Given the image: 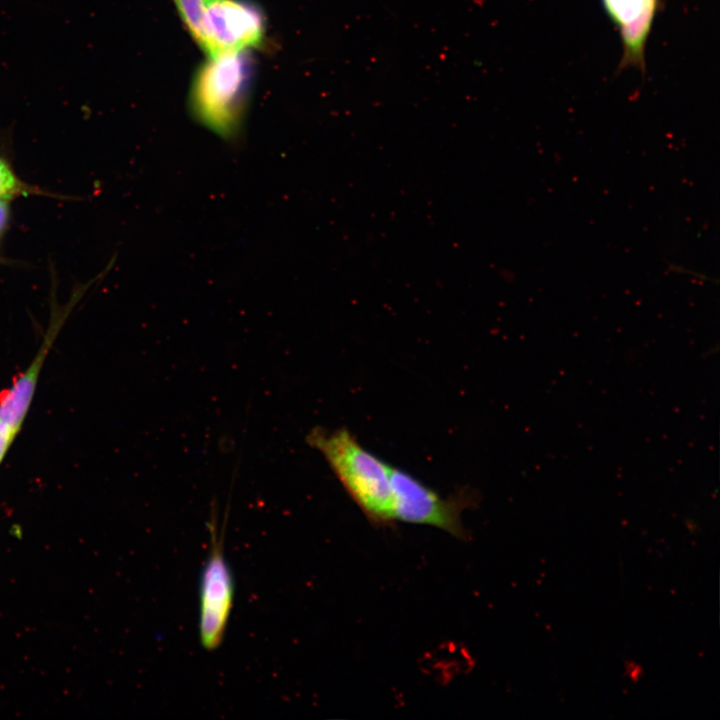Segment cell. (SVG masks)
<instances>
[{
    "label": "cell",
    "instance_id": "cell-4",
    "mask_svg": "<svg viewBox=\"0 0 720 720\" xmlns=\"http://www.w3.org/2000/svg\"><path fill=\"white\" fill-rule=\"evenodd\" d=\"M208 56L237 52L263 45L265 17L248 0H205Z\"/></svg>",
    "mask_w": 720,
    "mask_h": 720
},
{
    "label": "cell",
    "instance_id": "cell-9",
    "mask_svg": "<svg viewBox=\"0 0 720 720\" xmlns=\"http://www.w3.org/2000/svg\"><path fill=\"white\" fill-rule=\"evenodd\" d=\"M35 193L39 191L21 180L8 161L0 157V199L12 200Z\"/></svg>",
    "mask_w": 720,
    "mask_h": 720
},
{
    "label": "cell",
    "instance_id": "cell-2",
    "mask_svg": "<svg viewBox=\"0 0 720 720\" xmlns=\"http://www.w3.org/2000/svg\"><path fill=\"white\" fill-rule=\"evenodd\" d=\"M252 75L247 50L210 56L193 76L189 94L193 117L223 138L237 135L247 109Z\"/></svg>",
    "mask_w": 720,
    "mask_h": 720
},
{
    "label": "cell",
    "instance_id": "cell-11",
    "mask_svg": "<svg viewBox=\"0 0 720 720\" xmlns=\"http://www.w3.org/2000/svg\"><path fill=\"white\" fill-rule=\"evenodd\" d=\"M625 671L629 678L634 682L640 680L642 676V668L635 662H626Z\"/></svg>",
    "mask_w": 720,
    "mask_h": 720
},
{
    "label": "cell",
    "instance_id": "cell-5",
    "mask_svg": "<svg viewBox=\"0 0 720 720\" xmlns=\"http://www.w3.org/2000/svg\"><path fill=\"white\" fill-rule=\"evenodd\" d=\"M213 528V527H212ZM200 581L199 634L202 646L216 649L223 640L234 597V582L226 561L222 538L215 528Z\"/></svg>",
    "mask_w": 720,
    "mask_h": 720
},
{
    "label": "cell",
    "instance_id": "cell-7",
    "mask_svg": "<svg viewBox=\"0 0 720 720\" xmlns=\"http://www.w3.org/2000/svg\"><path fill=\"white\" fill-rule=\"evenodd\" d=\"M31 403L5 389L0 392V466L20 433Z\"/></svg>",
    "mask_w": 720,
    "mask_h": 720
},
{
    "label": "cell",
    "instance_id": "cell-3",
    "mask_svg": "<svg viewBox=\"0 0 720 720\" xmlns=\"http://www.w3.org/2000/svg\"><path fill=\"white\" fill-rule=\"evenodd\" d=\"M390 483L394 521L428 525L466 538L461 514L477 503L478 494L472 488H460L442 497L411 473L394 466L390 468Z\"/></svg>",
    "mask_w": 720,
    "mask_h": 720
},
{
    "label": "cell",
    "instance_id": "cell-1",
    "mask_svg": "<svg viewBox=\"0 0 720 720\" xmlns=\"http://www.w3.org/2000/svg\"><path fill=\"white\" fill-rule=\"evenodd\" d=\"M307 442L319 450L347 494L375 525L394 522L391 465L367 450L346 427L314 428Z\"/></svg>",
    "mask_w": 720,
    "mask_h": 720
},
{
    "label": "cell",
    "instance_id": "cell-10",
    "mask_svg": "<svg viewBox=\"0 0 720 720\" xmlns=\"http://www.w3.org/2000/svg\"><path fill=\"white\" fill-rule=\"evenodd\" d=\"M10 200L0 199V240L5 234L10 220Z\"/></svg>",
    "mask_w": 720,
    "mask_h": 720
},
{
    "label": "cell",
    "instance_id": "cell-6",
    "mask_svg": "<svg viewBox=\"0 0 720 720\" xmlns=\"http://www.w3.org/2000/svg\"><path fill=\"white\" fill-rule=\"evenodd\" d=\"M601 3L621 37L620 66L642 68L659 0H601Z\"/></svg>",
    "mask_w": 720,
    "mask_h": 720
},
{
    "label": "cell",
    "instance_id": "cell-8",
    "mask_svg": "<svg viewBox=\"0 0 720 720\" xmlns=\"http://www.w3.org/2000/svg\"><path fill=\"white\" fill-rule=\"evenodd\" d=\"M178 13L192 38L207 53L205 0H174Z\"/></svg>",
    "mask_w": 720,
    "mask_h": 720
}]
</instances>
